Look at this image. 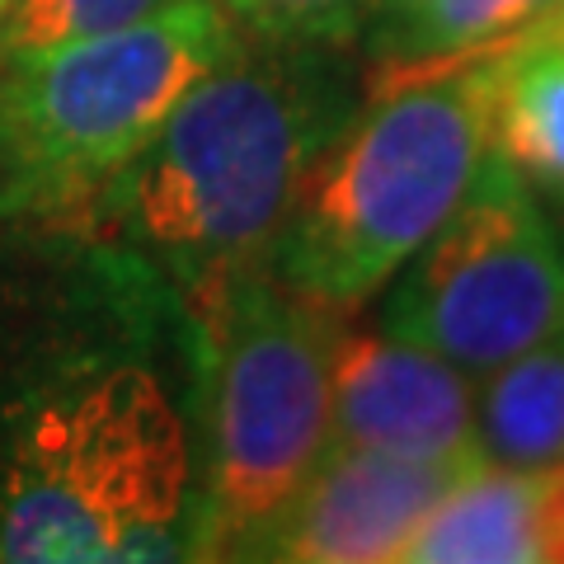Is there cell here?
<instances>
[{
	"mask_svg": "<svg viewBox=\"0 0 564 564\" xmlns=\"http://www.w3.org/2000/svg\"><path fill=\"white\" fill-rule=\"evenodd\" d=\"M207 329V485L193 555L250 560L329 452V334L321 311L245 273L203 315Z\"/></svg>",
	"mask_w": 564,
	"mask_h": 564,
	"instance_id": "5b68a950",
	"label": "cell"
},
{
	"mask_svg": "<svg viewBox=\"0 0 564 564\" xmlns=\"http://www.w3.org/2000/svg\"><path fill=\"white\" fill-rule=\"evenodd\" d=\"M410 6H414V0H377V10H372V24H377V20H391V14L410 10ZM372 24H367V29H372Z\"/></svg>",
	"mask_w": 564,
	"mask_h": 564,
	"instance_id": "2e32d148",
	"label": "cell"
},
{
	"mask_svg": "<svg viewBox=\"0 0 564 564\" xmlns=\"http://www.w3.org/2000/svg\"><path fill=\"white\" fill-rule=\"evenodd\" d=\"M6 6H10V0H0V10H6Z\"/></svg>",
	"mask_w": 564,
	"mask_h": 564,
	"instance_id": "ac0fdd59",
	"label": "cell"
},
{
	"mask_svg": "<svg viewBox=\"0 0 564 564\" xmlns=\"http://www.w3.org/2000/svg\"><path fill=\"white\" fill-rule=\"evenodd\" d=\"M240 47L245 29L221 0H174L137 24L10 57L0 80L10 193L47 207L85 203Z\"/></svg>",
	"mask_w": 564,
	"mask_h": 564,
	"instance_id": "277c9868",
	"label": "cell"
},
{
	"mask_svg": "<svg viewBox=\"0 0 564 564\" xmlns=\"http://www.w3.org/2000/svg\"><path fill=\"white\" fill-rule=\"evenodd\" d=\"M174 6V0H10L0 10V57H24L70 39H90L147 14Z\"/></svg>",
	"mask_w": 564,
	"mask_h": 564,
	"instance_id": "4fadbf2b",
	"label": "cell"
},
{
	"mask_svg": "<svg viewBox=\"0 0 564 564\" xmlns=\"http://www.w3.org/2000/svg\"><path fill=\"white\" fill-rule=\"evenodd\" d=\"M466 475V466L404 462V456L329 443L306 485L282 508V518L259 536L250 560L404 564L414 532Z\"/></svg>",
	"mask_w": 564,
	"mask_h": 564,
	"instance_id": "ba28073f",
	"label": "cell"
},
{
	"mask_svg": "<svg viewBox=\"0 0 564 564\" xmlns=\"http://www.w3.org/2000/svg\"><path fill=\"white\" fill-rule=\"evenodd\" d=\"M532 33H541V39H560V43H564V0H560L551 14H545V20H541ZM532 33H527V39H532Z\"/></svg>",
	"mask_w": 564,
	"mask_h": 564,
	"instance_id": "9a60e30c",
	"label": "cell"
},
{
	"mask_svg": "<svg viewBox=\"0 0 564 564\" xmlns=\"http://www.w3.org/2000/svg\"><path fill=\"white\" fill-rule=\"evenodd\" d=\"M245 39L288 47H339L372 24L377 0H221Z\"/></svg>",
	"mask_w": 564,
	"mask_h": 564,
	"instance_id": "5bb4252c",
	"label": "cell"
},
{
	"mask_svg": "<svg viewBox=\"0 0 564 564\" xmlns=\"http://www.w3.org/2000/svg\"><path fill=\"white\" fill-rule=\"evenodd\" d=\"M475 437L489 466L564 462V334L475 381Z\"/></svg>",
	"mask_w": 564,
	"mask_h": 564,
	"instance_id": "7c38bea8",
	"label": "cell"
},
{
	"mask_svg": "<svg viewBox=\"0 0 564 564\" xmlns=\"http://www.w3.org/2000/svg\"><path fill=\"white\" fill-rule=\"evenodd\" d=\"M489 151L527 184L564 193V43L522 39L494 52Z\"/></svg>",
	"mask_w": 564,
	"mask_h": 564,
	"instance_id": "8fae6325",
	"label": "cell"
},
{
	"mask_svg": "<svg viewBox=\"0 0 564 564\" xmlns=\"http://www.w3.org/2000/svg\"><path fill=\"white\" fill-rule=\"evenodd\" d=\"M329 433L404 462L485 466L475 437V377L386 325H334Z\"/></svg>",
	"mask_w": 564,
	"mask_h": 564,
	"instance_id": "52a82bcc",
	"label": "cell"
},
{
	"mask_svg": "<svg viewBox=\"0 0 564 564\" xmlns=\"http://www.w3.org/2000/svg\"><path fill=\"white\" fill-rule=\"evenodd\" d=\"M0 560H193V443L147 362L80 367L14 423Z\"/></svg>",
	"mask_w": 564,
	"mask_h": 564,
	"instance_id": "7a4b0ae2",
	"label": "cell"
},
{
	"mask_svg": "<svg viewBox=\"0 0 564 564\" xmlns=\"http://www.w3.org/2000/svg\"><path fill=\"white\" fill-rule=\"evenodd\" d=\"M494 52L372 90L348 113L269 245L273 282L344 315L400 273L489 155Z\"/></svg>",
	"mask_w": 564,
	"mask_h": 564,
	"instance_id": "3957f363",
	"label": "cell"
},
{
	"mask_svg": "<svg viewBox=\"0 0 564 564\" xmlns=\"http://www.w3.org/2000/svg\"><path fill=\"white\" fill-rule=\"evenodd\" d=\"M555 6L560 0H414L410 10L367 29L372 90L513 47Z\"/></svg>",
	"mask_w": 564,
	"mask_h": 564,
	"instance_id": "30bf717a",
	"label": "cell"
},
{
	"mask_svg": "<svg viewBox=\"0 0 564 564\" xmlns=\"http://www.w3.org/2000/svg\"><path fill=\"white\" fill-rule=\"evenodd\" d=\"M404 564H564V462L470 470L414 532Z\"/></svg>",
	"mask_w": 564,
	"mask_h": 564,
	"instance_id": "9c48e42d",
	"label": "cell"
},
{
	"mask_svg": "<svg viewBox=\"0 0 564 564\" xmlns=\"http://www.w3.org/2000/svg\"><path fill=\"white\" fill-rule=\"evenodd\" d=\"M381 292L386 329L480 381L564 334V245L532 184L489 151L462 203Z\"/></svg>",
	"mask_w": 564,
	"mask_h": 564,
	"instance_id": "8992f818",
	"label": "cell"
},
{
	"mask_svg": "<svg viewBox=\"0 0 564 564\" xmlns=\"http://www.w3.org/2000/svg\"><path fill=\"white\" fill-rule=\"evenodd\" d=\"M321 52L245 39L90 193L95 236L170 278L198 315L217 306L269 259L302 174L352 113Z\"/></svg>",
	"mask_w": 564,
	"mask_h": 564,
	"instance_id": "6da1fadb",
	"label": "cell"
},
{
	"mask_svg": "<svg viewBox=\"0 0 564 564\" xmlns=\"http://www.w3.org/2000/svg\"><path fill=\"white\" fill-rule=\"evenodd\" d=\"M555 231H560V245H564V217H560V221H555Z\"/></svg>",
	"mask_w": 564,
	"mask_h": 564,
	"instance_id": "e0dca14e",
	"label": "cell"
}]
</instances>
